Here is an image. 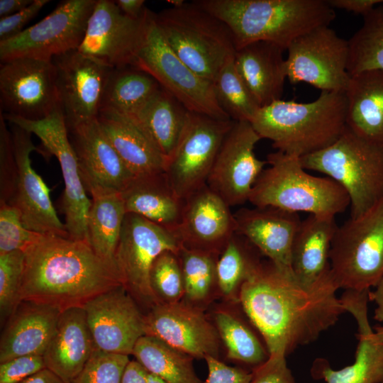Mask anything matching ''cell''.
I'll return each mask as SVG.
<instances>
[{
	"instance_id": "1",
	"label": "cell",
	"mask_w": 383,
	"mask_h": 383,
	"mask_svg": "<svg viewBox=\"0 0 383 383\" xmlns=\"http://www.w3.org/2000/svg\"><path fill=\"white\" fill-rule=\"evenodd\" d=\"M330 270L306 283L270 260L243 283L238 300L270 355H287L316 340L345 312Z\"/></svg>"
},
{
	"instance_id": "2",
	"label": "cell",
	"mask_w": 383,
	"mask_h": 383,
	"mask_svg": "<svg viewBox=\"0 0 383 383\" xmlns=\"http://www.w3.org/2000/svg\"><path fill=\"white\" fill-rule=\"evenodd\" d=\"M23 252L20 302L47 304L63 311L83 307L99 294L122 285L117 269L87 242L41 235Z\"/></svg>"
},
{
	"instance_id": "3",
	"label": "cell",
	"mask_w": 383,
	"mask_h": 383,
	"mask_svg": "<svg viewBox=\"0 0 383 383\" xmlns=\"http://www.w3.org/2000/svg\"><path fill=\"white\" fill-rule=\"evenodd\" d=\"M230 29L235 51L259 41L287 50L300 36L334 20L325 0H197Z\"/></svg>"
},
{
	"instance_id": "4",
	"label": "cell",
	"mask_w": 383,
	"mask_h": 383,
	"mask_svg": "<svg viewBox=\"0 0 383 383\" xmlns=\"http://www.w3.org/2000/svg\"><path fill=\"white\" fill-rule=\"evenodd\" d=\"M345 92L321 91L308 103L279 99L260 107L250 122L262 139L299 157L335 142L346 128Z\"/></svg>"
},
{
	"instance_id": "5",
	"label": "cell",
	"mask_w": 383,
	"mask_h": 383,
	"mask_svg": "<svg viewBox=\"0 0 383 383\" xmlns=\"http://www.w3.org/2000/svg\"><path fill=\"white\" fill-rule=\"evenodd\" d=\"M255 182L248 201L254 206L335 216L350 206L345 189L328 177L309 174L300 157L277 150Z\"/></svg>"
},
{
	"instance_id": "6",
	"label": "cell",
	"mask_w": 383,
	"mask_h": 383,
	"mask_svg": "<svg viewBox=\"0 0 383 383\" xmlns=\"http://www.w3.org/2000/svg\"><path fill=\"white\" fill-rule=\"evenodd\" d=\"M167 45L192 70L211 82L235 48L228 27L194 1L154 13Z\"/></svg>"
},
{
	"instance_id": "7",
	"label": "cell",
	"mask_w": 383,
	"mask_h": 383,
	"mask_svg": "<svg viewBox=\"0 0 383 383\" xmlns=\"http://www.w3.org/2000/svg\"><path fill=\"white\" fill-rule=\"evenodd\" d=\"M300 161L306 170L324 174L345 189L351 218L383 199V145L363 139L347 126L331 145Z\"/></svg>"
},
{
	"instance_id": "8",
	"label": "cell",
	"mask_w": 383,
	"mask_h": 383,
	"mask_svg": "<svg viewBox=\"0 0 383 383\" xmlns=\"http://www.w3.org/2000/svg\"><path fill=\"white\" fill-rule=\"evenodd\" d=\"M330 267L339 289L371 290L383 277V199L334 234Z\"/></svg>"
},
{
	"instance_id": "9",
	"label": "cell",
	"mask_w": 383,
	"mask_h": 383,
	"mask_svg": "<svg viewBox=\"0 0 383 383\" xmlns=\"http://www.w3.org/2000/svg\"><path fill=\"white\" fill-rule=\"evenodd\" d=\"M131 65L154 77L189 111L231 119L218 103L213 83L195 73L172 51L155 23L154 13L148 9Z\"/></svg>"
},
{
	"instance_id": "10",
	"label": "cell",
	"mask_w": 383,
	"mask_h": 383,
	"mask_svg": "<svg viewBox=\"0 0 383 383\" xmlns=\"http://www.w3.org/2000/svg\"><path fill=\"white\" fill-rule=\"evenodd\" d=\"M182 244L174 233L134 213H126L115 262L121 284L140 306L148 311L159 303L152 289L150 274L163 252L178 254Z\"/></svg>"
},
{
	"instance_id": "11",
	"label": "cell",
	"mask_w": 383,
	"mask_h": 383,
	"mask_svg": "<svg viewBox=\"0 0 383 383\" xmlns=\"http://www.w3.org/2000/svg\"><path fill=\"white\" fill-rule=\"evenodd\" d=\"M2 115L7 122L38 137L45 150L57 159L65 183L62 209L66 231L70 238L89 243L87 220L91 199L83 184L77 158L60 109L37 121Z\"/></svg>"
},
{
	"instance_id": "12",
	"label": "cell",
	"mask_w": 383,
	"mask_h": 383,
	"mask_svg": "<svg viewBox=\"0 0 383 383\" xmlns=\"http://www.w3.org/2000/svg\"><path fill=\"white\" fill-rule=\"evenodd\" d=\"M96 0H63L19 35L0 42V60L18 57L51 60L80 45Z\"/></svg>"
},
{
	"instance_id": "13",
	"label": "cell",
	"mask_w": 383,
	"mask_h": 383,
	"mask_svg": "<svg viewBox=\"0 0 383 383\" xmlns=\"http://www.w3.org/2000/svg\"><path fill=\"white\" fill-rule=\"evenodd\" d=\"M234 121L189 111L177 146L167 161L166 177L180 199L206 185L222 142Z\"/></svg>"
},
{
	"instance_id": "14",
	"label": "cell",
	"mask_w": 383,
	"mask_h": 383,
	"mask_svg": "<svg viewBox=\"0 0 383 383\" xmlns=\"http://www.w3.org/2000/svg\"><path fill=\"white\" fill-rule=\"evenodd\" d=\"M287 50V79L291 84L304 82L321 91L345 92L350 79L348 40L328 26L300 36Z\"/></svg>"
},
{
	"instance_id": "15",
	"label": "cell",
	"mask_w": 383,
	"mask_h": 383,
	"mask_svg": "<svg viewBox=\"0 0 383 383\" xmlns=\"http://www.w3.org/2000/svg\"><path fill=\"white\" fill-rule=\"evenodd\" d=\"M0 112L37 121L60 109L52 60L18 57L1 62Z\"/></svg>"
},
{
	"instance_id": "16",
	"label": "cell",
	"mask_w": 383,
	"mask_h": 383,
	"mask_svg": "<svg viewBox=\"0 0 383 383\" xmlns=\"http://www.w3.org/2000/svg\"><path fill=\"white\" fill-rule=\"evenodd\" d=\"M16 160L11 196L7 204L18 211L23 225L41 235L69 237L65 223L52 205L50 189L31 165L30 154L40 150L33 143L31 133L8 122Z\"/></svg>"
},
{
	"instance_id": "17",
	"label": "cell",
	"mask_w": 383,
	"mask_h": 383,
	"mask_svg": "<svg viewBox=\"0 0 383 383\" xmlns=\"http://www.w3.org/2000/svg\"><path fill=\"white\" fill-rule=\"evenodd\" d=\"M261 139L250 122L234 121L222 142L206 185L230 206L248 201L255 182L267 164L255 153Z\"/></svg>"
},
{
	"instance_id": "18",
	"label": "cell",
	"mask_w": 383,
	"mask_h": 383,
	"mask_svg": "<svg viewBox=\"0 0 383 383\" xmlns=\"http://www.w3.org/2000/svg\"><path fill=\"white\" fill-rule=\"evenodd\" d=\"M60 108L67 131L97 118L109 67L77 49L52 58Z\"/></svg>"
},
{
	"instance_id": "19",
	"label": "cell",
	"mask_w": 383,
	"mask_h": 383,
	"mask_svg": "<svg viewBox=\"0 0 383 383\" xmlns=\"http://www.w3.org/2000/svg\"><path fill=\"white\" fill-rule=\"evenodd\" d=\"M82 308L99 350L130 355L138 339L145 335L144 313L123 285L99 294Z\"/></svg>"
},
{
	"instance_id": "20",
	"label": "cell",
	"mask_w": 383,
	"mask_h": 383,
	"mask_svg": "<svg viewBox=\"0 0 383 383\" xmlns=\"http://www.w3.org/2000/svg\"><path fill=\"white\" fill-rule=\"evenodd\" d=\"M144 321L145 335L193 358L218 357L221 339L216 326L188 303L159 302L144 314Z\"/></svg>"
},
{
	"instance_id": "21",
	"label": "cell",
	"mask_w": 383,
	"mask_h": 383,
	"mask_svg": "<svg viewBox=\"0 0 383 383\" xmlns=\"http://www.w3.org/2000/svg\"><path fill=\"white\" fill-rule=\"evenodd\" d=\"M147 9L140 19H133L115 1L96 0L77 50L111 68L131 65L142 38Z\"/></svg>"
},
{
	"instance_id": "22",
	"label": "cell",
	"mask_w": 383,
	"mask_h": 383,
	"mask_svg": "<svg viewBox=\"0 0 383 383\" xmlns=\"http://www.w3.org/2000/svg\"><path fill=\"white\" fill-rule=\"evenodd\" d=\"M68 134L87 192L91 196L121 193L128 187L134 176L109 140L97 118L74 127Z\"/></svg>"
},
{
	"instance_id": "23",
	"label": "cell",
	"mask_w": 383,
	"mask_h": 383,
	"mask_svg": "<svg viewBox=\"0 0 383 383\" xmlns=\"http://www.w3.org/2000/svg\"><path fill=\"white\" fill-rule=\"evenodd\" d=\"M230 207L207 185L190 195L184 200L181 221L175 231L181 244L220 255L236 231Z\"/></svg>"
},
{
	"instance_id": "24",
	"label": "cell",
	"mask_w": 383,
	"mask_h": 383,
	"mask_svg": "<svg viewBox=\"0 0 383 383\" xmlns=\"http://www.w3.org/2000/svg\"><path fill=\"white\" fill-rule=\"evenodd\" d=\"M235 233L277 267L292 271L293 241L301 221L298 213L272 206L243 208L233 213Z\"/></svg>"
},
{
	"instance_id": "25",
	"label": "cell",
	"mask_w": 383,
	"mask_h": 383,
	"mask_svg": "<svg viewBox=\"0 0 383 383\" xmlns=\"http://www.w3.org/2000/svg\"><path fill=\"white\" fill-rule=\"evenodd\" d=\"M61 313L59 309L47 304L21 301L2 330L0 363L23 355H43Z\"/></svg>"
},
{
	"instance_id": "26",
	"label": "cell",
	"mask_w": 383,
	"mask_h": 383,
	"mask_svg": "<svg viewBox=\"0 0 383 383\" xmlns=\"http://www.w3.org/2000/svg\"><path fill=\"white\" fill-rule=\"evenodd\" d=\"M95 348L82 307L62 311L43 357L46 368L72 383Z\"/></svg>"
},
{
	"instance_id": "27",
	"label": "cell",
	"mask_w": 383,
	"mask_h": 383,
	"mask_svg": "<svg viewBox=\"0 0 383 383\" xmlns=\"http://www.w3.org/2000/svg\"><path fill=\"white\" fill-rule=\"evenodd\" d=\"M97 120L134 177L165 172V158L133 118L113 111L101 109Z\"/></svg>"
},
{
	"instance_id": "28",
	"label": "cell",
	"mask_w": 383,
	"mask_h": 383,
	"mask_svg": "<svg viewBox=\"0 0 383 383\" xmlns=\"http://www.w3.org/2000/svg\"><path fill=\"white\" fill-rule=\"evenodd\" d=\"M358 328V344L355 361L334 370L324 358H317L311 368V376L326 383H382L383 382V344L377 338L368 318V307L353 306L349 312Z\"/></svg>"
},
{
	"instance_id": "29",
	"label": "cell",
	"mask_w": 383,
	"mask_h": 383,
	"mask_svg": "<svg viewBox=\"0 0 383 383\" xmlns=\"http://www.w3.org/2000/svg\"><path fill=\"white\" fill-rule=\"evenodd\" d=\"M284 50L265 41L248 44L234 55V64L260 107L281 99L287 79Z\"/></svg>"
},
{
	"instance_id": "30",
	"label": "cell",
	"mask_w": 383,
	"mask_h": 383,
	"mask_svg": "<svg viewBox=\"0 0 383 383\" xmlns=\"http://www.w3.org/2000/svg\"><path fill=\"white\" fill-rule=\"evenodd\" d=\"M121 194L126 213L138 215L175 233L184 200L175 194L165 172L134 177Z\"/></svg>"
},
{
	"instance_id": "31",
	"label": "cell",
	"mask_w": 383,
	"mask_h": 383,
	"mask_svg": "<svg viewBox=\"0 0 383 383\" xmlns=\"http://www.w3.org/2000/svg\"><path fill=\"white\" fill-rule=\"evenodd\" d=\"M345 95L346 126L363 139L383 145V70L350 76Z\"/></svg>"
},
{
	"instance_id": "32",
	"label": "cell",
	"mask_w": 383,
	"mask_h": 383,
	"mask_svg": "<svg viewBox=\"0 0 383 383\" xmlns=\"http://www.w3.org/2000/svg\"><path fill=\"white\" fill-rule=\"evenodd\" d=\"M335 216L309 214L301 220L292 248L291 267L300 281L312 283L330 270V251L338 226Z\"/></svg>"
},
{
	"instance_id": "33",
	"label": "cell",
	"mask_w": 383,
	"mask_h": 383,
	"mask_svg": "<svg viewBox=\"0 0 383 383\" xmlns=\"http://www.w3.org/2000/svg\"><path fill=\"white\" fill-rule=\"evenodd\" d=\"M189 113L176 98L161 87L133 118L167 161L181 138Z\"/></svg>"
},
{
	"instance_id": "34",
	"label": "cell",
	"mask_w": 383,
	"mask_h": 383,
	"mask_svg": "<svg viewBox=\"0 0 383 383\" xmlns=\"http://www.w3.org/2000/svg\"><path fill=\"white\" fill-rule=\"evenodd\" d=\"M161 86L146 72L131 65L112 68L101 109L134 117Z\"/></svg>"
},
{
	"instance_id": "35",
	"label": "cell",
	"mask_w": 383,
	"mask_h": 383,
	"mask_svg": "<svg viewBox=\"0 0 383 383\" xmlns=\"http://www.w3.org/2000/svg\"><path fill=\"white\" fill-rule=\"evenodd\" d=\"M126 214L121 193L91 196L87 220L89 244L100 258L116 268L115 256Z\"/></svg>"
},
{
	"instance_id": "36",
	"label": "cell",
	"mask_w": 383,
	"mask_h": 383,
	"mask_svg": "<svg viewBox=\"0 0 383 383\" xmlns=\"http://www.w3.org/2000/svg\"><path fill=\"white\" fill-rule=\"evenodd\" d=\"M132 355L149 374L166 383H203L194 371L192 357L153 336L140 338Z\"/></svg>"
},
{
	"instance_id": "37",
	"label": "cell",
	"mask_w": 383,
	"mask_h": 383,
	"mask_svg": "<svg viewBox=\"0 0 383 383\" xmlns=\"http://www.w3.org/2000/svg\"><path fill=\"white\" fill-rule=\"evenodd\" d=\"M215 322L220 339L226 348L228 358L253 368L268 359L270 354L266 345L238 316L219 310L215 314Z\"/></svg>"
},
{
	"instance_id": "38",
	"label": "cell",
	"mask_w": 383,
	"mask_h": 383,
	"mask_svg": "<svg viewBox=\"0 0 383 383\" xmlns=\"http://www.w3.org/2000/svg\"><path fill=\"white\" fill-rule=\"evenodd\" d=\"M255 248L242 235L235 233L228 241L216 262V285L226 296L233 297L243 283L261 264L253 253Z\"/></svg>"
},
{
	"instance_id": "39",
	"label": "cell",
	"mask_w": 383,
	"mask_h": 383,
	"mask_svg": "<svg viewBox=\"0 0 383 383\" xmlns=\"http://www.w3.org/2000/svg\"><path fill=\"white\" fill-rule=\"evenodd\" d=\"M348 72L350 76L366 70H383V6L363 16V23L348 40Z\"/></svg>"
},
{
	"instance_id": "40",
	"label": "cell",
	"mask_w": 383,
	"mask_h": 383,
	"mask_svg": "<svg viewBox=\"0 0 383 383\" xmlns=\"http://www.w3.org/2000/svg\"><path fill=\"white\" fill-rule=\"evenodd\" d=\"M213 84L218 103L231 120L252 121L260 107L236 70L234 56L226 61Z\"/></svg>"
},
{
	"instance_id": "41",
	"label": "cell",
	"mask_w": 383,
	"mask_h": 383,
	"mask_svg": "<svg viewBox=\"0 0 383 383\" xmlns=\"http://www.w3.org/2000/svg\"><path fill=\"white\" fill-rule=\"evenodd\" d=\"M177 255L182 272L184 296L190 302L204 301L216 285V262L219 255L182 245Z\"/></svg>"
},
{
	"instance_id": "42",
	"label": "cell",
	"mask_w": 383,
	"mask_h": 383,
	"mask_svg": "<svg viewBox=\"0 0 383 383\" xmlns=\"http://www.w3.org/2000/svg\"><path fill=\"white\" fill-rule=\"evenodd\" d=\"M150 282L159 302L181 301L184 296V288L177 253L167 250L155 259L150 270Z\"/></svg>"
},
{
	"instance_id": "43",
	"label": "cell",
	"mask_w": 383,
	"mask_h": 383,
	"mask_svg": "<svg viewBox=\"0 0 383 383\" xmlns=\"http://www.w3.org/2000/svg\"><path fill=\"white\" fill-rule=\"evenodd\" d=\"M25 253L16 250L0 255V317L5 323L20 303Z\"/></svg>"
},
{
	"instance_id": "44",
	"label": "cell",
	"mask_w": 383,
	"mask_h": 383,
	"mask_svg": "<svg viewBox=\"0 0 383 383\" xmlns=\"http://www.w3.org/2000/svg\"><path fill=\"white\" fill-rule=\"evenodd\" d=\"M129 355L94 348L91 355L72 383H121Z\"/></svg>"
},
{
	"instance_id": "45",
	"label": "cell",
	"mask_w": 383,
	"mask_h": 383,
	"mask_svg": "<svg viewBox=\"0 0 383 383\" xmlns=\"http://www.w3.org/2000/svg\"><path fill=\"white\" fill-rule=\"evenodd\" d=\"M40 235L23 225L16 209L7 204H0V255L24 251Z\"/></svg>"
},
{
	"instance_id": "46",
	"label": "cell",
	"mask_w": 383,
	"mask_h": 383,
	"mask_svg": "<svg viewBox=\"0 0 383 383\" xmlns=\"http://www.w3.org/2000/svg\"><path fill=\"white\" fill-rule=\"evenodd\" d=\"M0 113V204H7L11 198L16 172L10 129Z\"/></svg>"
},
{
	"instance_id": "47",
	"label": "cell",
	"mask_w": 383,
	"mask_h": 383,
	"mask_svg": "<svg viewBox=\"0 0 383 383\" xmlns=\"http://www.w3.org/2000/svg\"><path fill=\"white\" fill-rule=\"evenodd\" d=\"M45 368L43 355L19 356L0 363V383H21Z\"/></svg>"
},
{
	"instance_id": "48",
	"label": "cell",
	"mask_w": 383,
	"mask_h": 383,
	"mask_svg": "<svg viewBox=\"0 0 383 383\" xmlns=\"http://www.w3.org/2000/svg\"><path fill=\"white\" fill-rule=\"evenodd\" d=\"M250 383H295L286 361V355H270L262 364L254 367Z\"/></svg>"
},
{
	"instance_id": "49",
	"label": "cell",
	"mask_w": 383,
	"mask_h": 383,
	"mask_svg": "<svg viewBox=\"0 0 383 383\" xmlns=\"http://www.w3.org/2000/svg\"><path fill=\"white\" fill-rule=\"evenodd\" d=\"M49 0H33L21 11L0 18V42L16 37L22 33L24 27L34 18Z\"/></svg>"
},
{
	"instance_id": "50",
	"label": "cell",
	"mask_w": 383,
	"mask_h": 383,
	"mask_svg": "<svg viewBox=\"0 0 383 383\" xmlns=\"http://www.w3.org/2000/svg\"><path fill=\"white\" fill-rule=\"evenodd\" d=\"M208 376L203 383H250L252 373L246 370L229 366L213 356L204 358Z\"/></svg>"
},
{
	"instance_id": "51",
	"label": "cell",
	"mask_w": 383,
	"mask_h": 383,
	"mask_svg": "<svg viewBox=\"0 0 383 383\" xmlns=\"http://www.w3.org/2000/svg\"><path fill=\"white\" fill-rule=\"evenodd\" d=\"M334 9H343L360 14L362 16L370 12L377 5L383 3L382 0H327Z\"/></svg>"
},
{
	"instance_id": "52",
	"label": "cell",
	"mask_w": 383,
	"mask_h": 383,
	"mask_svg": "<svg viewBox=\"0 0 383 383\" xmlns=\"http://www.w3.org/2000/svg\"><path fill=\"white\" fill-rule=\"evenodd\" d=\"M148 371L136 360L127 365L121 383H148Z\"/></svg>"
},
{
	"instance_id": "53",
	"label": "cell",
	"mask_w": 383,
	"mask_h": 383,
	"mask_svg": "<svg viewBox=\"0 0 383 383\" xmlns=\"http://www.w3.org/2000/svg\"><path fill=\"white\" fill-rule=\"evenodd\" d=\"M115 2L126 16L133 19H140L147 9L144 0H116Z\"/></svg>"
},
{
	"instance_id": "54",
	"label": "cell",
	"mask_w": 383,
	"mask_h": 383,
	"mask_svg": "<svg viewBox=\"0 0 383 383\" xmlns=\"http://www.w3.org/2000/svg\"><path fill=\"white\" fill-rule=\"evenodd\" d=\"M369 293L370 301L375 304L374 318L383 324V277Z\"/></svg>"
},
{
	"instance_id": "55",
	"label": "cell",
	"mask_w": 383,
	"mask_h": 383,
	"mask_svg": "<svg viewBox=\"0 0 383 383\" xmlns=\"http://www.w3.org/2000/svg\"><path fill=\"white\" fill-rule=\"evenodd\" d=\"M33 0H0V18L11 16L30 5Z\"/></svg>"
},
{
	"instance_id": "56",
	"label": "cell",
	"mask_w": 383,
	"mask_h": 383,
	"mask_svg": "<svg viewBox=\"0 0 383 383\" xmlns=\"http://www.w3.org/2000/svg\"><path fill=\"white\" fill-rule=\"evenodd\" d=\"M21 383H66L48 368H45Z\"/></svg>"
},
{
	"instance_id": "57",
	"label": "cell",
	"mask_w": 383,
	"mask_h": 383,
	"mask_svg": "<svg viewBox=\"0 0 383 383\" xmlns=\"http://www.w3.org/2000/svg\"><path fill=\"white\" fill-rule=\"evenodd\" d=\"M374 333L377 338L383 344V324L374 327Z\"/></svg>"
},
{
	"instance_id": "58",
	"label": "cell",
	"mask_w": 383,
	"mask_h": 383,
	"mask_svg": "<svg viewBox=\"0 0 383 383\" xmlns=\"http://www.w3.org/2000/svg\"><path fill=\"white\" fill-rule=\"evenodd\" d=\"M148 383H166V382H164L160 378H159L158 377L148 373Z\"/></svg>"
},
{
	"instance_id": "59",
	"label": "cell",
	"mask_w": 383,
	"mask_h": 383,
	"mask_svg": "<svg viewBox=\"0 0 383 383\" xmlns=\"http://www.w3.org/2000/svg\"><path fill=\"white\" fill-rule=\"evenodd\" d=\"M168 2H170L172 5V6H179L182 5L185 1L183 0H173L169 1Z\"/></svg>"
},
{
	"instance_id": "60",
	"label": "cell",
	"mask_w": 383,
	"mask_h": 383,
	"mask_svg": "<svg viewBox=\"0 0 383 383\" xmlns=\"http://www.w3.org/2000/svg\"><path fill=\"white\" fill-rule=\"evenodd\" d=\"M382 383H383V382Z\"/></svg>"
}]
</instances>
